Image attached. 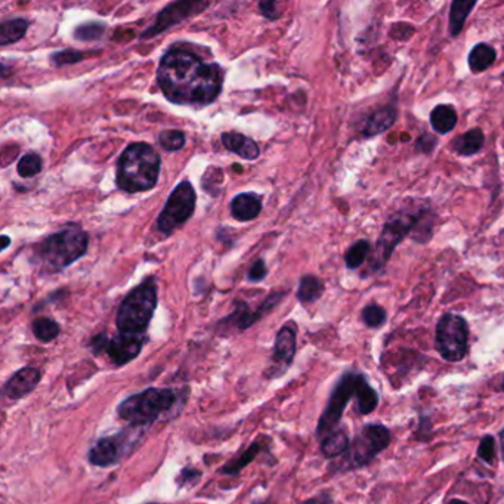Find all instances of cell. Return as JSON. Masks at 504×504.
<instances>
[{
  "label": "cell",
  "instance_id": "5bb4252c",
  "mask_svg": "<svg viewBox=\"0 0 504 504\" xmlns=\"http://www.w3.org/2000/svg\"><path fill=\"white\" fill-rule=\"evenodd\" d=\"M296 354V330L293 324L281 327L274 343L273 367L268 371L269 378H278L292 366Z\"/></svg>",
  "mask_w": 504,
  "mask_h": 504
},
{
  "label": "cell",
  "instance_id": "f35d334b",
  "mask_svg": "<svg viewBox=\"0 0 504 504\" xmlns=\"http://www.w3.org/2000/svg\"><path fill=\"white\" fill-rule=\"evenodd\" d=\"M259 11L268 20H276L280 16L276 9V2H260Z\"/></svg>",
  "mask_w": 504,
  "mask_h": 504
},
{
  "label": "cell",
  "instance_id": "44dd1931",
  "mask_svg": "<svg viewBox=\"0 0 504 504\" xmlns=\"http://www.w3.org/2000/svg\"><path fill=\"white\" fill-rule=\"evenodd\" d=\"M262 439L264 436L257 438L252 445L243 453V454L238 455L236 459L229 460L224 468L220 469L222 473L229 476H238L240 471H243L247 464L252 463L253 460L257 459V454H259L262 450H264L265 443H262Z\"/></svg>",
  "mask_w": 504,
  "mask_h": 504
},
{
  "label": "cell",
  "instance_id": "4dcf8cb0",
  "mask_svg": "<svg viewBox=\"0 0 504 504\" xmlns=\"http://www.w3.org/2000/svg\"><path fill=\"white\" fill-rule=\"evenodd\" d=\"M159 143L166 151H179L185 145V134L176 129L163 130Z\"/></svg>",
  "mask_w": 504,
  "mask_h": 504
},
{
  "label": "cell",
  "instance_id": "7c38bea8",
  "mask_svg": "<svg viewBox=\"0 0 504 504\" xmlns=\"http://www.w3.org/2000/svg\"><path fill=\"white\" fill-rule=\"evenodd\" d=\"M208 6L209 4H201V2H176V4L169 5L167 8L163 9L162 13L159 14L155 24L146 30L145 33H143L141 37L148 39V37L160 34L164 30L171 29L173 25L187 20L188 16L201 13Z\"/></svg>",
  "mask_w": 504,
  "mask_h": 504
},
{
  "label": "cell",
  "instance_id": "60d3db41",
  "mask_svg": "<svg viewBox=\"0 0 504 504\" xmlns=\"http://www.w3.org/2000/svg\"><path fill=\"white\" fill-rule=\"evenodd\" d=\"M2 240H4V244H2V250H5V248L8 247V244H9V238L6 236L2 237Z\"/></svg>",
  "mask_w": 504,
  "mask_h": 504
},
{
  "label": "cell",
  "instance_id": "7402d4cb",
  "mask_svg": "<svg viewBox=\"0 0 504 504\" xmlns=\"http://www.w3.org/2000/svg\"><path fill=\"white\" fill-rule=\"evenodd\" d=\"M496 49L487 43L473 46L469 53V67L473 73H482L496 61Z\"/></svg>",
  "mask_w": 504,
  "mask_h": 504
},
{
  "label": "cell",
  "instance_id": "ffe728a7",
  "mask_svg": "<svg viewBox=\"0 0 504 504\" xmlns=\"http://www.w3.org/2000/svg\"><path fill=\"white\" fill-rule=\"evenodd\" d=\"M485 143V135L482 130L475 129L469 130L466 134L460 135L459 138L453 141V150L460 155H473L478 151L482 150Z\"/></svg>",
  "mask_w": 504,
  "mask_h": 504
},
{
  "label": "cell",
  "instance_id": "8fae6325",
  "mask_svg": "<svg viewBox=\"0 0 504 504\" xmlns=\"http://www.w3.org/2000/svg\"><path fill=\"white\" fill-rule=\"evenodd\" d=\"M419 215H410V213H399L392 219L387 220L383 227L382 234L378 237L376 250L371 257V269L380 271L387 264L390 255L394 253V248L404 240V237L415 228L419 222Z\"/></svg>",
  "mask_w": 504,
  "mask_h": 504
},
{
  "label": "cell",
  "instance_id": "7a4b0ae2",
  "mask_svg": "<svg viewBox=\"0 0 504 504\" xmlns=\"http://www.w3.org/2000/svg\"><path fill=\"white\" fill-rule=\"evenodd\" d=\"M357 399V410L359 415H370L378 404V395L362 374L346 373L339 378L329 403L318 420L317 435H330L338 427L343 411L350 399Z\"/></svg>",
  "mask_w": 504,
  "mask_h": 504
},
{
  "label": "cell",
  "instance_id": "f1b7e54d",
  "mask_svg": "<svg viewBox=\"0 0 504 504\" xmlns=\"http://www.w3.org/2000/svg\"><path fill=\"white\" fill-rule=\"evenodd\" d=\"M370 253V243L366 240L357 241L354 246H350V250L346 252L345 262L346 266L350 269H357L364 264V260Z\"/></svg>",
  "mask_w": 504,
  "mask_h": 504
},
{
  "label": "cell",
  "instance_id": "1f68e13d",
  "mask_svg": "<svg viewBox=\"0 0 504 504\" xmlns=\"http://www.w3.org/2000/svg\"><path fill=\"white\" fill-rule=\"evenodd\" d=\"M104 32H106V27L101 23H88V24L79 25L74 32V36L78 41H98V39H101Z\"/></svg>",
  "mask_w": 504,
  "mask_h": 504
},
{
  "label": "cell",
  "instance_id": "3957f363",
  "mask_svg": "<svg viewBox=\"0 0 504 504\" xmlns=\"http://www.w3.org/2000/svg\"><path fill=\"white\" fill-rule=\"evenodd\" d=\"M160 155L148 144L127 146L118 160L117 185L126 192L148 191L159 179Z\"/></svg>",
  "mask_w": 504,
  "mask_h": 504
},
{
  "label": "cell",
  "instance_id": "484cf974",
  "mask_svg": "<svg viewBox=\"0 0 504 504\" xmlns=\"http://www.w3.org/2000/svg\"><path fill=\"white\" fill-rule=\"evenodd\" d=\"M322 293H324L322 281L317 276L306 275L302 278L301 285H299L297 299L302 303H313L322 296Z\"/></svg>",
  "mask_w": 504,
  "mask_h": 504
},
{
  "label": "cell",
  "instance_id": "8d00e7d4",
  "mask_svg": "<svg viewBox=\"0 0 504 504\" xmlns=\"http://www.w3.org/2000/svg\"><path fill=\"white\" fill-rule=\"evenodd\" d=\"M266 274H268V269H266L264 260L257 259L248 269V280L252 283H257V281L264 280Z\"/></svg>",
  "mask_w": 504,
  "mask_h": 504
},
{
  "label": "cell",
  "instance_id": "cb8c5ba5",
  "mask_svg": "<svg viewBox=\"0 0 504 504\" xmlns=\"http://www.w3.org/2000/svg\"><path fill=\"white\" fill-rule=\"evenodd\" d=\"M350 438L345 431H334L330 435L325 436L322 443V453L329 459H334L339 455L345 454L350 448Z\"/></svg>",
  "mask_w": 504,
  "mask_h": 504
},
{
  "label": "cell",
  "instance_id": "277c9868",
  "mask_svg": "<svg viewBox=\"0 0 504 504\" xmlns=\"http://www.w3.org/2000/svg\"><path fill=\"white\" fill-rule=\"evenodd\" d=\"M181 399V392L172 387H148L130 395L117 406V415L130 426L146 427L162 415L173 410Z\"/></svg>",
  "mask_w": 504,
  "mask_h": 504
},
{
  "label": "cell",
  "instance_id": "9a60e30c",
  "mask_svg": "<svg viewBox=\"0 0 504 504\" xmlns=\"http://www.w3.org/2000/svg\"><path fill=\"white\" fill-rule=\"evenodd\" d=\"M42 373L36 367H24L14 373L4 385V395L11 399H23L41 383Z\"/></svg>",
  "mask_w": 504,
  "mask_h": 504
},
{
  "label": "cell",
  "instance_id": "d4e9b609",
  "mask_svg": "<svg viewBox=\"0 0 504 504\" xmlns=\"http://www.w3.org/2000/svg\"><path fill=\"white\" fill-rule=\"evenodd\" d=\"M27 29H29V23L23 18L5 21L0 25V45L6 46L15 43L24 37Z\"/></svg>",
  "mask_w": 504,
  "mask_h": 504
},
{
  "label": "cell",
  "instance_id": "6da1fadb",
  "mask_svg": "<svg viewBox=\"0 0 504 504\" xmlns=\"http://www.w3.org/2000/svg\"><path fill=\"white\" fill-rule=\"evenodd\" d=\"M219 65L206 64L194 53L172 49L162 58L157 81L169 101L179 106H209L222 89Z\"/></svg>",
  "mask_w": 504,
  "mask_h": 504
},
{
  "label": "cell",
  "instance_id": "603a6c76",
  "mask_svg": "<svg viewBox=\"0 0 504 504\" xmlns=\"http://www.w3.org/2000/svg\"><path fill=\"white\" fill-rule=\"evenodd\" d=\"M431 125L438 134H450L457 125V113L452 106L439 104L432 110Z\"/></svg>",
  "mask_w": 504,
  "mask_h": 504
},
{
  "label": "cell",
  "instance_id": "4316f807",
  "mask_svg": "<svg viewBox=\"0 0 504 504\" xmlns=\"http://www.w3.org/2000/svg\"><path fill=\"white\" fill-rule=\"evenodd\" d=\"M475 6L476 2H464V0L453 2L452 9H450V33H452V36H459V33L463 29L464 21Z\"/></svg>",
  "mask_w": 504,
  "mask_h": 504
},
{
  "label": "cell",
  "instance_id": "74e56055",
  "mask_svg": "<svg viewBox=\"0 0 504 504\" xmlns=\"http://www.w3.org/2000/svg\"><path fill=\"white\" fill-rule=\"evenodd\" d=\"M108 339L110 338H108L106 333H99L94 336L89 343V348L92 350V352H94L95 355H99L101 352H104Z\"/></svg>",
  "mask_w": 504,
  "mask_h": 504
},
{
  "label": "cell",
  "instance_id": "ab89813d",
  "mask_svg": "<svg viewBox=\"0 0 504 504\" xmlns=\"http://www.w3.org/2000/svg\"><path fill=\"white\" fill-rule=\"evenodd\" d=\"M333 503V499L330 496L329 492H322L318 496L309 499V500L303 501L302 504H331Z\"/></svg>",
  "mask_w": 504,
  "mask_h": 504
},
{
  "label": "cell",
  "instance_id": "f546056e",
  "mask_svg": "<svg viewBox=\"0 0 504 504\" xmlns=\"http://www.w3.org/2000/svg\"><path fill=\"white\" fill-rule=\"evenodd\" d=\"M18 173L21 178H32L41 173L42 171V157L36 153H29L25 154L23 159L18 163Z\"/></svg>",
  "mask_w": 504,
  "mask_h": 504
},
{
  "label": "cell",
  "instance_id": "d6a6232c",
  "mask_svg": "<svg viewBox=\"0 0 504 504\" xmlns=\"http://www.w3.org/2000/svg\"><path fill=\"white\" fill-rule=\"evenodd\" d=\"M362 322H366L369 327H380L383 322H387V313L382 306L369 305L362 309Z\"/></svg>",
  "mask_w": 504,
  "mask_h": 504
},
{
  "label": "cell",
  "instance_id": "b9f144b4",
  "mask_svg": "<svg viewBox=\"0 0 504 504\" xmlns=\"http://www.w3.org/2000/svg\"><path fill=\"white\" fill-rule=\"evenodd\" d=\"M501 453H503V459H504V429L503 432H501Z\"/></svg>",
  "mask_w": 504,
  "mask_h": 504
},
{
  "label": "cell",
  "instance_id": "4fadbf2b",
  "mask_svg": "<svg viewBox=\"0 0 504 504\" xmlns=\"http://www.w3.org/2000/svg\"><path fill=\"white\" fill-rule=\"evenodd\" d=\"M145 334L122 333L118 331L114 338L108 339L106 352L116 366H125L138 357L145 345Z\"/></svg>",
  "mask_w": 504,
  "mask_h": 504
},
{
  "label": "cell",
  "instance_id": "52a82bcc",
  "mask_svg": "<svg viewBox=\"0 0 504 504\" xmlns=\"http://www.w3.org/2000/svg\"><path fill=\"white\" fill-rule=\"evenodd\" d=\"M145 427L130 426L114 435L98 439L88 453V460L97 468H110L122 462L138 447Z\"/></svg>",
  "mask_w": 504,
  "mask_h": 504
},
{
  "label": "cell",
  "instance_id": "d590c367",
  "mask_svg": "<svg viewBox=\"0 0 504 504\" xmlns=\"http://www.w3.org/2000/svg\"><path fill=\"white\" fill-rule=\"evenodd\" d=\"M83 53L76 51H62V52L53 53L52 61L57 65L71 64V62L80 61Z\"/></svg>",
  "mask_w": 504,
  "mask_h": 504
},
{
  "label": "cell",
  "instance_id": "e575fe53",
  "mask_svg": "<svg viewBox=\"0 0 504 504\" xmlns=\"http://www.w3.org/2000/svg\"><path fill=\"white\" fill-rule=\"evenodd\" d=\"M481 459L491 464L496 460V443L491 436H485L480 443V450H478Z\"/></svg>",
  "mask_w": 504,
  "mask_h": 504
},
{
  "label": "cell",
  "instance_id": "5b68a950",
  "mask_svg": "<svg viewBox=\"0 0 504 504\" xmlns=\"http://www.w3.org/2000/svg\"><path fill=\"white\" fill-rule=\"evenodd\" d=\"M88 244V234L79 225L69 224L37 246L36 259L48 273H57L83 257Z\"/></svg>",
  "mask_w": 504,
  "mask_h": 504
},
{
  "label": "cell",
  "instance_id": "f6af8a7d",
  "mask_svg": "<svg viewBox=\"0 0 504 504\" xmlns=\"http://www.w3.org/2000/svg\"><path fill=\"white\" fill-rule=\"evenodd\" d=\"M146 504H162V503H146Z\"/></svg>",
  "mask_w": 504,
  "mask_h": 504
},
{
  "label": "cell",
  "instance_id": "ba28073f",
  "mask_svg": "<svg viewBox=\"0 0 504 504\" xmlns=\"http://www.w3.org/2000/svg\"><path fill=\"white\" fill-rule=\"evenodd\" d=\"M390 432L382 425H369L364 427L345 453L341 466L345 469L364 468L371 460L389 445Z\"/></svg>",
  "mask_w": 504,
  "mask_h": 504
},
{
  "label": "cell",
  "instance_id": "d6986e66",
  "mask_svg": "<svg viewBox=\"0 0 504 504\" xmlns=\"http://www.w3.org/2000/svg\"><path fill=\"white\" fill-rule=\"evenodd\" d=\"M395 118H397V111L394 107H383V108L373 111L362 127L364 136H376V135L382 134L394 125Z\"/></svg>",
  "mask_w": 504,
  "mask_h": 504
},
{
  "label": "cell",
  "instance_id": "8992f818",
  "mask_svg": "<svg viewBox=\"0 0 504 504\" xmlns=\"http://www.w3.org/2000/svg\"><path fill=\"white\" fill-rule=\"evenodd\" d=\"M157 308V285L154 280H146L127 294L118 308V331L122 333L145 334Z\"/></svg>",
  "mask_w": 504,
  "mask_h": 504
},
{
  "label": "cell",
  "instance_id": "836d02e7",
  "mask_svg": "<svg viewBox=\"0 0 504 504\" xmlns=\"http://www.w3.org/2000/svg\"><path fill=\"white\" fill-rule=\"evenodd\" d=\"M200 478H201V471L199 469L192 468V466H185L181 471V473L176 476V485H178L179 490L188 487L191 488L199 482Z\"/></svg>",
  "mask_w": 504,
  "mask_h": 504
},
{
  "label": "cell",
  "instance_id": "ee69618b",
  "mask_svg": "<svg viewBox=\"0 0 504 504\" xmlns=\"http://www.w3.org/2000/svg\"><path fill=\"white\" fill-rule=\"evenodd\" d=\"M501 387H503L504 390V378H503V383H501Z\"/></svg>",
  "mask_w": 504,
  "mask_h": 504
},
{
  "label": "cell",
  "instance_id": "2e32d148",
  "mask_svg": "<svg viewBox=\"0 0 504 504\" xmlns=\"http://www.w3.org/2000/svg\"><path fill=\"white\" fill-rule=\"evenodd\" d=\"M281 297H283L281 293L271 294V296L264 302V305L260 306L257 311H252L244 302H237V309L234 311L231 317L227 318V322H232V325H234L237 330H240V331L241 330L248 329V327H252L255 322H259L260 318L264 317L265 313H268L271 309H274V306L278 305Z\"/></svg>",
  "mask_w": 504,
  "mask_h": 504
},
{
  "label": "cell",
  "instance_id": "ac0fdd59",
  "mask_svg": "<svg viewBox=\"0 0 504 504\" xmlns=\"http://www.w3.org/2000/svg\"><path fill=\"white\" fill-rule=\"evenodd\" d=\"M231 210L237 220L247 222V220H253L259 216L260 210H262V203H260L257 195L244 192V194L237 195L236 199L232 200Z\"/></svg>",
  "mask_w": 504,
  "mask_h": 504
},
{
  "label": "cell",
  "instance_id": "7bdbcfd3",
  "mask_svg": "<svg viewBox=\"0 0 504 504\" xmlns=\"http://www.w3.org/2000/svg\"><path fill=\"white\" fill-rule=\"evenodd\" d=\"M447 504H469V503H464V501L462 500H452L450 501V503Z\"/></svg>",
  "mask_w": 504,
  "mask_h": 504
},
{
  "label": "cell",
  "instance_id": "30bf717a",
  "mask_svg": "<svg viewBox=\"0 0 504 504\" xmlns=\"http://www.w3.org/2000/svg\"><path fill=\"white\" fill-rule=\"evenodd\" d=\"M195 200L197 197H195L191 183L188 181L179 183L160 213L159 220H157L160 231L169 236L178 228L182 227L194 213Z\"/></svg>",
  "mask_w": 504,
  "mask_h": 504
},
{
  "label": "cell",
  "instance_id": "83f0119b",
  "mask_svg": "<svg viewBox=\"0 0 504 504\" xmlns=\"http://www.w3.org/2000/svg\"><path fill=\"white\" fill-rule=\"evenodd\" d=\"M60 331H61L60 325L51 318L41 317L33 322V334L41 341L48 343L55 341L60 336Z\"/></svg>",
  "mask_w": 504,
  "mask_h": 504
},
{
  "label": "cell",
  "instance_id": "e0dca14e",
  "mask_svg": "<svg viewBox=\"0 0 504 504\" xmlns=\"http://www.w3.org/2000/svg\"><path fill=\"white\" fill-rule=\"evenodd\" d=\"M222 144L227 150L236 153L246 160H255L259 157V146L253 139L247 138L241 134L236 132H228L222 135Z\"/></svg>",
  "mask_w": 504,
  "mask_h": 504
},
{
  "label": "cell",
  "instance_id": "9c48e42d",
  "mask_svg": "<svg viewBox=\"0 0 504 504\" xmlns=\"http://www.w3.org/2000/svg\"><path fill=\"white\" fill-rule=\"evenodd\" d=\"M469 329L463 318L445 313L436 325V350L447 361L459 362L468 354Z\"/></svg>",
  "mask_w": 504,
  "mask_h": 504
}]
</instances>
